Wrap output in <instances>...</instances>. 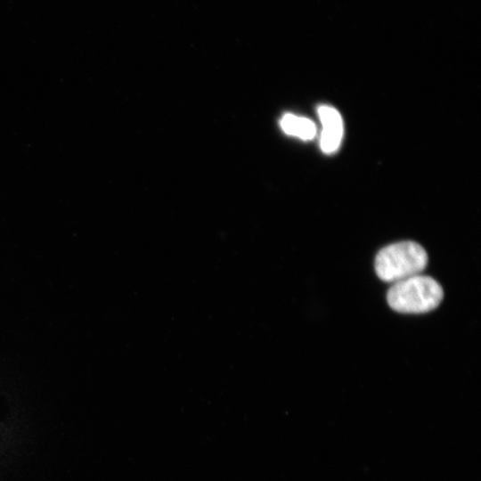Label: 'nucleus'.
Segmentation results:
<instances>
[{
  "instance_id": "nucleus-1",
  "label": "nucleus",
  "mask_w": 481,
  "mask_h": 481,
  "mask_svg": "<svg viewBox=\"0 0 481 481\" xmlns=\"http://www.w3.org/2000/svg\"><path fill=\"white\" fill-rule=\"evenodd\" d=\"M444 291L433 278L417 274L392 283L387 293L389 306L403 314H423L441 303Z\"/></svg>"
},
{
  "instance_id": "nucleus-2",
  "label": "nucleus",
  "mask_w": 481,
  "mask_h": 481,
  "mask_svg": "<svg viewBox=\"0 0 481 481\" xmlns=\"http://www.w3.org/2000/svg\"><path fill=\"white\" fill-rule=\"evenodd\" d=\"M428 263L425 249L414 241H400L381 249L375 257V272L386 282L420 274Z\"/></svg>"
},
{
  "instance_id": "nucleus-3",
  "label": "nucleus",
  "mask_w": 481,
  "mask_h": 481,
  "mask_svg": "<svg viewBox=\"0 0 481 481\" xmlns=\"http://www.w3.org/2000/svg\"><path fill=\"white\" fill-rule=\"evenodd\" d=\"M317 112L322 126L321 149L325 153H333L338 149L342 140V118L335 108L329 105L319 106Z\"/></svg>"
},
{
  "instance_id": "nucleus-4",
  "label": "nucleus",
  "mask_w": 481,
  "mask_h": 481,
  "mask_svg": "<svg viewBox=\"0 0 481 481\" xmlns=\"http://www.w3.org/2000/svg\"><path fill=\"white\" fill-rule=\"evenodd\" d=\"M280 125L286 134L302 140H312L316 135L315 124L304 117L288 113L281 118Z\"/></svg>"
}]
</instances>
